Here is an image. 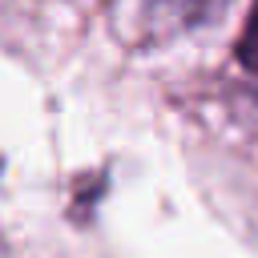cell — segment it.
<instances>
[{
	"label": "cell",
	"mask_w": 258,
	"mask_h": 258,
	"mask_svg": "<svg viewBox=\"0 0 258 258\" xmlns=\"http://www.w3.org/2000/svg\"><path fill=\"white\" fill-rule=\"evenodd\" d=\"M238 56H242V64L258 77V0H254V8H250V16H246L242 40H238Z\"/></svg>",
	"instance_id": "6da1fadb"
}]
</instances>
